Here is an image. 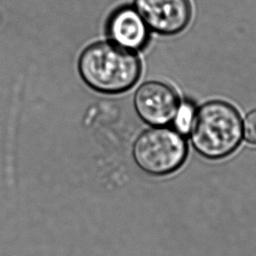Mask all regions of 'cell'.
Instances as JSON below:
<instances>
[{
	"label": "cell",
	"mask_w": 256,
	"mask_h": 256,
	"mask_svg": "<svg viewBox=\"0 0 256 256\" xmlns=\"http://www.w3.org/2000/svg\"><path fill=\"white\" fill-rule=\"evenodd\" d=\"M187 156V144L180 132L171 128H150L140 134L132 146V157L142 170L164 176L176 170Z\"/></svg>",
	"instance_id": "3957f363"
},
{
	"label": "cell",
	"mask_w": 256,
	"mask_h": 256,
	"mask_svg": "<svg viewBox=\"0 0 256 256\" xmlns=\"http://www.w3.org/2000/svg\"><path fill=\"white\" fill-rule=\"evenodd\" d=\"M134 4L148 29L164 36L182 32L192 18L188 0H136Z\"/></svg>",
	"instance_id": "277c9868"
},
{
	"label": "cell",
	"mask_w": 256,
	"mask_h": 256,
	"mask_svg": "<svg viewBox=\"0 0 256 256\" xmlns=\"http://www.w3.org/2000/svg\"><path fill=\"white\" fill-rule=\"evenodd\" d=\"M243 136L250 144L256 145V109L250 112L242 124Z\"/></svg>",
	"instance_id": "ba28073f"
},
{
	"label": "cell",
	"mask_w": 256,
	"mask_h": 256,
	"mask_svg": "<svg viewBox=\"0 0 256 256\" xmlns=\"http://www.w3.org/2000/svg\"><path fill=\"white\" fill-rule=\"evenodd\" d=\"M134 103L139 117L154 126H162L173 120L180 104L178 94L170 86L154 81L140 86Z\"/></svg>",
	"instance_id": "5b68a950"
},
{
	"label": "cell",
	"mask_w": 256,
	"mask_h": 256,
	"mask_svg": "<svg viewBox=\"0 0 256 256\" xmlns=\"http://www.w3.org/2000/svg\"><path fill=\"white\" fill-rule=\"evenodd\" d=\"M78 70L82 80L92 89L106 94H117L136 84L142 65L134 51L102 42L84 50L79 58Z\"/></svg>",
	"instance_id": "6da1fadb"
},
{
	"label": "cell",
	"mask_w": 256,
	"mask_h": 256,
	"mask_svg": "<svg viewBox=\"0 0 256 256\" xmlns=\"http://www.w3.org/2000/svg\"><path fill=\"white\" fill-rule=\"evenodd\" d=\"M194 114V106L190 102H184L179 104L178 112L173 120L178 132L187 134L190 131Z\"/></svg>",
	"instance_id": "52a82bcc"
},
{
	"label": "cell",
	"mask_w": 256,
	"mask_h": 256,
	"mask_svg": "<svg viewBox=\"0 0 256 256\" xmlns=\"http://www.w3.org/2000/svg\"><path fill=\"white\" fill-rule=\"evenodd\" d=\"M192 146L208 159H220L232 153L240 142V115L230 104L214 100L194 114L190 126Z\"/></svg>",
	"instance_id": "7a4b0ae2"
},
{
	"label": "cell",
	"mask_w": 256,
	"mask_h": 256,
	"mask_svg": "<svg viewBox=\"0 0 256 256\" xmlns=\"http://www.w3.org/2000/svg\"><path fill=\"white\" fill-rule=\"evenodd\" d=\"M110 42L124 50H139L148 40V28L136 9L129 6L117 8L106 24Z\"/></svg>",
	"instance_id": "8992f818"
}]
</instances>
